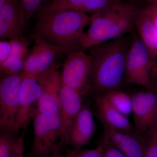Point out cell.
Returning <instances> with one entry per match:
<instances>
[{
	"instance_id": "1",
	"label": "cell",
	"mask_w": 157,
	"mask_h": 157,
	"mask_svg": "<svg viewBox=\"0 0 157 157\" xmlns=\"http://www.w3.org/2000/svg\"><path fill=\"white\" fill-rule=\"evenodd\" d=\"M139 11L132 4L118 0L104 10L92 14L88 29L79 38V47L88 50L124 36L135 28Z\"/></svg>"
},
{
	"instance_id": "2",
	"label": "cell",
	"mask_w": 157,
	"mask_h": 157,
	"mask_svg": "<svg viewBox=\"0 0 157 157\" xmlns=\"http://www.w3.org/2000/svg\"><path fill=\"white\" fill-rule=\"evenodd\" d=\"M130 45L124 36L88 49L92 63V86L102 94L118 89L124 81Z\"/></svg>"
},
{
	"instance_id": "3",
	"label": "cell",
	"mask_w": 157,
	"mask_h": 157,
	"mask_svg": "<svg viewBox=\"0 0 157 157\" xmlns=\"http://www.w3.org/2000/svg\"><path fill=\"white\" fill-rule=\"evenodd\" d=\"M90 19L86 13L74 10L39 13L35 34L54 45L79 46V38Z\"/></svg>"
},
{
	"instance_id": "4",
	"label": "cell",
	"mask_w": 157,
	"mask_h": 157,
	"mask_svg": "<svg viewBox=\"0 0 157 157\" xmlns=\"http://www.w3.org/2000/svg\"><path fill=\"white\" fill-rule=\"evenodd\" d=\"M33 139L30 157H48L60 142L62 121L59 114L38 113L32 116Z\"/></svg>"
},
{
	"instance_id": "5",
	"label": "cell",
	"mask_w": 157,
	"mask_h": 157,
	"mask_svg": "<svg viewBox=\"0 0 157 157\" xmlns=\"http://www.w3.org/2000/svg\"><path fill=\"white\" fill-rule=\"evenodd\" d=\"M92 63L89 54L83 49L67 53L61 74L62 84L75 90L83 97L92 86Z\"/></svg>"
},
{
	"instance_id": "6",
	"label": "cell",
	"mask_w": 157,
	"mask_h": 157,
	"mask_svg": "<svg viewBox=\"0 0 157 157\" xmlns=\"http://www.w3.org/2000/svg\"><path fill=\"white\" fill-rule=\"evenodd\" d=\"M154 60L140 37L135 36L127 54L124 81L128 84L147 85Z\"/></svg>"
},
{
	"instance_id": "7",
	"label": "cell",
	"mask_w": 157,
	"mask_h": 157,
	"mask_svg": "<svg viewBox=\"0 0 157 157\" xmlns=\"http://www.w3.org/2000/svg\"><path fill=\"white\" fill-rule=\"evenodd\" d=\"M24 75L2 74L0 79V130L14 131Z\"/></svg>"
},
{
	"instance_id": "8",
	"label": "cell",
	"mask_w": 157,
	"mask_h": 157,
	"mask_svg": "<svg viewBox=\"0 0 157 157\" xmlns=\"http://www.w3.org/2000/svg\"><path fill=\"white\" fill-rule=\"evenodd\" d=\"M135 134L147 137L157 126V95L150 91H138L131 95Z\"/></svg>"
},
{
	"instance_id": "9",
	"label": "cell",
	"mask_w": 157,
	"mask_h": 157,
	"mask_svg": "<svg viewBox=\"0 0 157 157\" xmlns=\"http://www.w3.org/2000/svg\"><path fill=\"white\" fill-rule=\"evenodd\" d=\"M37 79L41 86V94L32 116L44 113L59 114L62 82L58 70L54 67L42 73Z\"/></svg>"
},
{
	"instance_id": "10",
	"label": "cell",
	"mask_w": 157,
	"mask_h": 157,
	"mask_svg": "<svg viewBox=\"0 0 157 157\" xmlns=\"http://www.w3.org/2000/svg\"><path fill=\"white\" fill-rule=\"evenodd\" d=\"M27 25L20 0H10L0 9V39L9 40L23 38Z\"/></svg>"
},
{
	"instance_id": "11",
	"label": "cell",
	"mask_w": 157,
	"mask_h": 157,
	"mask_svg": "<svg viewBox=\"0 0 157 157\" xmlns=\"http://www.w3.org/2000/svg\"><path fill=\"white\" fill-rule=\"evenodd\" d=\"M95 130V124L90 105L83 104L70 128L66 145L73 149H81L89 143Z\"/></svg>"
},
{
	"instance_id": "12",
	"label": "cell",
	"mask_w": 157,
	"mask_h": 157,
	"mask_svg": "<svg viewBox=\"0 0 157 157\" xmlns=\"http://www.w3.org/2000/svg\"><path fill=\"white\" fill-rule=\"evenodd\" d=\"M41 94V87L37 78L24 76L20 94L19 107L14 132L18 134L20 129L32 118Z\"/></svg>"
},
{
	"instance_id": "13",
	"label": "cell",
	"mask_w": 157,
	"mask_h": 157,
	"mask_svg": "<svg viewBox=\"0 0 157 157\" xmlns=\"http://www.w3.org/2000/svg\"><path fill=\"white\" fill-rule=\"evenodd\" d=\"M104 138L126 157H145L147 138L135 133L118 131L104 125Z\"/></svg>"
},
{
	"instance_id": "14",
	"label": "cell",
	"mask_w": 157,
	"mask_h": 157,
	"mask_svg": "<svg viewBox=\"0 0 157 157\" xmlns=\"http://www.w3.org/2000/svg\"><path fill=\"white\" fill-rule=\"evenodd\" d=\"M83 106L82 96L73 89L62 84L59 114L62 121L60 142L62 146L66 145L70 128Z\"/></svg>"
},
{
	"instance_id": "15",
	"label": "cell",
	"mask_w": 157,
	"mask_h": 157,
	"mask_svg": "<svg viewBox=\"0 0 157 157\" xmlns=\"http://www.w3.org/2000/svg\"><path fill=\"white\" fill-rule=\"evenodd\" d=\"M118 0H50L39 13L71 10L92 14L104 10Z\"/></svg>"
},
{
	"instance_id": "16",
	"label": "cell",
	"mask_w": 157,
	"mask_h": 157,
	"mask_svg": "<svg viewBox=\"0 0 157 157\" xmlns=\"http://www.w3.org/2000/svg\"><path fill=\"white\" fill-rule=\"evenodd\" d=\"M33 47L36 51L38 57V78L41 74L53 67L55 59L59 55L68 53L76 50L75 46L54 45L35 34Z\"/></svg>"
},
{
	"instance_id": "17",
	"label": "cell",
	"mask_w": 157,
	"mask_h": 157,
	"mask_svg": "<svg viewBox=\"0 0 157 157\" xmlns=\"http://www.w3.org/2000/svg\"><path fill=\"white\" fill-rule=\"evenodd\" d=\"M98 115L104 125L129 133H135L128 117L124 115L112 107L101 95L95 101Z\"/></svg>"
},
{
	"instance_id": "18",
	"label": "cell",
	"mask_w": 157,
	"mask_h": 157,
	"mask_svg": "<svg viewBox=\"0 0 157 157\" xmlns=\"http://www.w3.org/2000/svg\"><path fill=\"white\" fill-rule=\"evenodd\" d=\"M135 27L154 59L157 57V27L145 10H139L135 19Z\"/></svg>"
},
{
	"instance_id": "19",
	"label": "cell",
	"mask_w": 157,
	"mask_h": 157,
	"mask_svg": "<svg viewBox=\"0 0 157 157\" xmlns=\"http://www.w3.org/2000/svg\"><path fill=\"white\" fill-rule=\"evenodd\" d=\"M112 107L124 115L128 117L132 113L131 95L118 89L109 91L101 95Z\"/></svg>"
},
{
	"instance_id": "20",
	"label": "cell",
	"mask_w": 157,
	"mask_h": 157,
	"mask_svg": "<svg viewBox=\"0 0 157 157\" xmlns=\"http://www.w3.org/2000/svg\"><path fill=\"white\" fill-rule=\"evenodd\" d=\"M14 131H2L0 134V157H11L18 135Z\"/></svg>"
},
{
	"instance_id": "21",
	"label": "cell",
	"mask_w": 157,
	"mask_h": 157,
	"mask_svg": "<svg viewBox=\"0 0 157 157\" xmlns=\"http://www.w3.org/2000/svg\"><path fill=\"white\" fill-rule=\"evenodd\" d=\"M25 59L9 57L6 62L0 64L1 73L8 75H23Z\"/></svg>"
},
{
	"instance_id": "22",
	"label": "cell",
	"mask_w": 157,
	"mask_h": 157,
	"mask_svg": "<svg viewBox=\"0 0 157 157\" xmlns=\"http://www.w3.org/2000/svg\"><path fill=\"white\" fill-rule=\"evenodd\" d=\"M66 157H104V144L103 141L95 148L92 149L75 150L68 148Z\"/></svg>"
},
{
	"instance_id": "23",
	"label": "cell",
	"mask_w": 157,
	"mask_h": 157,
	"mask_svg": "<svg viewBox=\"0 0 157 157\" xmlns=\"http://www.w3.org/2000/svg\"><path fill=\"white\" fill-rule=\"evenodd\" d=\"M25 15L27 25L34 14L40 11L46 0H20Z\"/></svg>"
},
{
	"instance_id": "24",
	"label": "cell",
	"mask_w": 157,
	"mask_h": 157,
	"mask_svg": "<svg viewBox=\"0 0 157 157\" xmlns=\"http://www.w3.org/2000/svg\"><path fill=\"white\" fill-rule=\"evenodd\" d=\"M9 40L12 46V52L10 56L25 59L29 52V43L25 38L23 37L21 39Z\"/></svg>"
},
{
	"instance_id": "25",
	"label": "cell",
	"mask_w": 157,
	"mask_h": 157,
	"mask_svg": "<svg viewBox=\"0 0 157 157\" xmlns=\"http://www.w3.org/2000/svg\"><path fill=\"white\" fill-rule=\"evenodd\" d=\"M147 138L145 157H157V126L149 132Z\"/></svg>"
},
{
	"instance_id": "26",
	"label": "cell",
	"mask_w": 157,
	"mask_h": 157,
	"mask_svg": "<svg viewBox=\"0 0 157 157\" xmlns=\"http://www.w3.org/2000/svg\"><path fill=\"white\" fill-rule=\"evenodd\" d=\"M29 123L28 122L25 124L22 127L20 135L17 137L15 142L14 150L11 157H24L25 152V137L27 129L28 128Z\"/></svg>"
},
{
	"instance_id": "27",
	"label": "cell",
	"mask_w": 157,
	"mask_h": 157,
	"mask_svg": "<svg viewBox=\"0 0 157 157\" xmlns=\"http://www.w3.org/2000/svg\"><path fill=\"white\" fill-rule=\"evenodd\" d=\"M12 46L10 40H2L0 42V64L6 62L11 56Z\"/></svg>"
},
{
	"instance_id": "28",
	"label": "cell",
	"mask_w": 157,
	"mask_h": 157,
	"mask_svg": "<svg viewBox=\"0 0 157 157\" xmlns=\"http://www.w3.org/2000/svg\"><path fill=\"white\" fill-rule=\"evenodd\" d=\"M104 157H126L117 148L104 138Z\"/></svg>"
},
{
	"instance_id": "29",
	"label": "cell",
	"mask_w": 157,
	"mask_h": 157,
	"mask_svg": "<svg viewBox=\"0 0 157 157\" xmlns=\"http://www.w3.org/2000/svg\"><path fill=\"white\" fill-rule=\"evenodd\" d=\"M63 146L60 142H59L58 145L54 150L52 154L48 157H66L65 154H63L61 151V149Z\"/></svg>"
},
{
	"instance_id": "30",
	"label": "cell",
	"mask_w": 157,
	"mask_h": 157,
	"mask_svg": "<svg viewBox=\"0 0 157 157\" xmlns=\"http://www.w3.org/2000/svg\"><path fill=\"white\" fill-rule=\"evenodd\" d=\"M10 1V0H0V9Z\"/></svg>"
},
{
	"instance_id": "31",
	"label": "cell",
	"mask_w": 157,
	"mask_h": 157,
	"mask_svg": "<svg viewBox=\"0 0 157 157\" xmlns=\"http://www.w3.org/2000/svg\"><path fill=\"white\" fill-rule=\"evenodd\" d=\"M155 1V5H154V6H152L151 7H152L154 9H155V10L157 11V0H156V1Z\"/></svg>"
},
{
	"instance_id": "32",
	"label": "cell",
	"mask_w": 157,
	"mask_h": 157,
	"mask_svg": "<svg viewBox=\"0 0 157 157\" xmlns=\"http://www.w3.org/2000/svg\"><path fill=\"white\" fill-rule=\"evenodd\" d=\"M155 72L156 77L157 81V66H156V67L155 68Z\"/></svg>"
},
{
	"instance_id": "33",
	"label": "cell",
	"mask_w": 157,
	"mask_h": 157,
	"mask_svg": "<svg viewBox=\"0 0 157 157\" xmlns=\"http://www.w3.org/2000/svg\"><path fill=\"white\" fill-rule=\"evenodd\" d=\"M154 1H156V0H154Z\"/></svg>"
}]
</instances>
